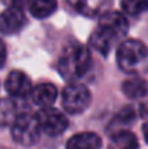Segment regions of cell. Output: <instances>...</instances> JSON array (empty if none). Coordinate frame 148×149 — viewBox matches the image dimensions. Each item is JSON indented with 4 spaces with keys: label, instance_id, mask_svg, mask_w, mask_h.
I'll return each mask as SVG.
<instances>
[{
    "label": "cell",
    "instance_id": "cell-7",
    "mask_svg": "<svg viewBox=\"0 0 148 149\" xmlns=\"http://www.w3.org/2000/svg\"><path fill=\"white\" fill-rule=\"evenodd\" d=\"M23 25H25V13L20 4L7 6V9L0 15V32L1 33H6V35L16 33Z\"/></svg>",
    "mask_w": 148,
    "mask_h": 149
},
{
    "label": "cell",
    "instance_id": "cell-13",
    "mask_svg": "<svg viewBox=\"0 0 148 149\" xmlns=\"http://www.w3.org/2000/svg\"><path fill=\"white\" fill-rule=\"evenodd\" d=\"M107 149H138V139L129 130H118L112 135Z\"/></svg>",
    "mask_w": 148,
    "mask_h": 149
},
{
    "label": "cell",
    "instance_id": "cell-17",
    "mask_svg": "<svg viewBox=\"0 0 148 149\" xmlns=\"http://www.w3.org/2000/svg\"><path fill=\"white\" fill-rule=\"evenodd\" d=\"M10 111H12V106L6 101H0V126L6 125V122L9 120Z\"/></svg>",
    "mask_w": 148,
    "mask_h": 149
},
{
    "label": "cell",
    "instance_id": "cell-11",
    "mask_svg": "<svg viewBox=\"0 0 148 149\" xmlns=\"http://www.w3.org/2000/svg\"><path fill=\"white\" fill-rule=\"evenodd\" d=\"M102 139L93 132H83L71 136L67 142V149H100Z\"/></svg>",
    "mask_w": 148,
    "mask_h": 149
},
{
    "label": "cell",
    "instance_id": "cell-14",
    "mask_svg": "<svg viewBox=\"0 0 148 149\" xmlns=\"http://www.w3.org/2000/svg\"><path fill=\"white\" fill-rule=\"evenodd\" d=\"M28 9L36 19H45L57 10V0H28Z\"/></svg>",
    "mask_w": 148,
    "mask_h": 149
},
{
    "label": "cell",
    "instance_id": "cell-18",
    "mask_svg": "<svg viewBox=\"0 0 148 149\" xmlns=\"http://www.w3.org/2000/svg\"><path fill=\"white\" fill-rule=\"evenodd\" d=\"M4 62H6V45L0 39V68L4 65Z\"/></svg>",
    "mask_w": 148,
    "mask_h": 149
},
{
    "label": "cell",
    "instance_id": "cell-20",
    "mask_svg": "<svg viewBox=\"0 0 148 149\" xmlns=\"http://www.w3.org/2000/svg\"><path fill=\"white\" fill-rule=\"evenodd\" d=\"M6 6H18V4H20V1L22 0H1Z\"/></svg>",
    "mask_w": 148,
    "mask_h": 149
},
{
    "label": "cell",
    "instance_id": "cell-2",
    "mask_svg": "<svg viewBox=\"0 0 148 149\" xmlns=\"http://www.w3.org/2000/svg\"><path fill=\"white\" fill-rule=\"evenodd\" d=\"M119 68L129 75H144L148 72V47L137 39L122 41L116 51Z\"/></svg>",
    "mask_w": 148,
    "mask_h": 149
},
{
    "label": "cell",
    "instance_id": "cell-8",
    "mask_svg": "<svg viewBox=\"0 0 148 149\" xmlns=\"http://www.w3.org/2000/svg\"><path fill=\"white\" fill-rule=\"evenodd\" d=\"M6 91L13 97H25L32 90V83L29 77L22 71H12L4 81Z\"/></svg>",
    "mask_w": 148,
    "mask_h": 149
},
{
    "label": "cell",
    "instance_id": "cell-21",
    "mask_svg": "<svg viewBox=\"0 0 148 149\" xmlns=\"http://www.w3.org/2000/svg\"><path fill=\"white\" fill-rule=\"evenodd\" d=\"M142 133H144V139H145V142L148 143V122L147 123H144V126H142Z\"/></svg>",
    "mask_w": 148,
    "mask_h": 149
},
{
    "label": "cell",
    "instance_id": "cell-15",
    "mask_svg": "<svg viewBox=\"0 0 148 149\" xmlns=\"http://www.w3.org/2000/svg\"><path fill=\"white\" fill-rule=\"evenodd\" d=\"M137 117V113H135V109L132 106H125L123 109H121V111L115 116V119L112 120V125L110 127H115V132L121 130V127L123 126H128L131 125Z\"/></svg>",
    "mask_w": 148,
    "mask_h": 149
},
{
    "label": "cell",
    "instance_id": "cell-16",
    "mask_svg": "<svg viewBox=\"0 0 148 149\" xmlns=\"http://www.w3.org/2000/svg\"><path fill=\"white\" fill-rule=\"evenodd\" d=\"M122 10L128 15H140L148 10V0H122Z\"/></svg>",
    "mask_w": 148,
    "mask_h": 149
},
{
    "label": "cell",
    "instance_id": "cell-19",
    "mask_svg": "<svg viewBox=\"0 0 148 149\" xmlns=\"http://www.w3.org/2000/svg\"><path fill=\"white\" fill-rule=\"evenodd\" d=\"M140 113H141L142 117H147L148 119V101L142 103V104L140 106Z\"/></svg>",
    "mask_w": 148,
    "mask_h": 149
},
{
    "label": "cell",
    "instance_id": "cell-9",
    "mask_svg": "<svg viewBox=\"0 0 148 149\" xmlns=\"http://www.w3.org/2000/svg\"><path fill=\"white\" fill-rule=\"evenodd\" d=\"M110 1L112 0H68L74 10L87 17H95L105 13V10L110 6Z\"/></svg>",
    "mask_w": 148,
    "mask_h": 149
},
{
    "label": "cell",
    "instance_id": "cell-4",
    "mask_svg": "<svg viewBox=\"0 0 148 149\" xmlns=\"http://www.w3.org/2000/svg\"><path fill=\"white\" fill-rule=\"evenodd\" d=\"M12 138L16 143L22 146H32L39 141V136L42 133L38 119L35 114H19L13 123H12Z\"/></svg>",
    "mask_w": 148,
    "mask_h": 149
},
{
    "label": "cell",
    "instance_id": "cell-12",
    "mask_svg": "<svg viewBox=\"0 0 148 149\" xmlns=\"http://www.w3.org/2000/svg\"><path fill=\"white\" fill-rule=\"evenodd\" d=\"M122 91L128 99H142L148 94V83L140 75H132L122 83Z\"/></svg>",
    "mask_w": 148,
    "mask_h": 149
},
{
    "label": "cell",
    "instance_id": "cell-5",
    "mask_svg": "<svg viewBox=\"0 0 148 149\" xmlns=\"http://www.w3.org/2000/svg\"><path fill=\"white\" fill-rule=\"evenodd\" d=\"M62 107L70 114H80L83 113L92 103V94L81 84H68L62 90Z\"/></svg>",
    "mask_w": 148,
    "mask_h": 149
},
{
    "label": "cell",
    "instance_id": "cell-6",
    "mask_svg": "<svg viewBox=\"0 0 148 149\" xmlns=\"http://www.w3.org/2000/svg\"><path fill=\"white\" fill-rule=\"evenodd\" d=\"M39 123V127L42 132H45L49 136H57L65 132L68 127V120L64 113L51 109L49 107H41V110L35 114Z\"/></svg>",
    "mask_w": 148,
    "mask_h": 149
},
{
    "label": "cell",
    "instance_id": "cell-10",
    "mask_svg": "<svg viewBox=\"0 0 148 149\" xmlns=\"http://www.w3.org/2000/svg\"><path fill=\"white\" fill-rule=\"evenodd\" d=\"M29 94L32 97V101L36 106H39V107H49L57 100L58 91H57V87L54 84H51V83H41V84L32 87Z\"/></svg>",
    "mask_w": 148,
    "mask_h": 149
},
{
    "label": "cell",
    "instance_id": "cell-3",
    "mask_svg": "<svg viewBox=\"0 0 148 149\" xmlns=\"http://www.w3.org/2000/svg\"><path fill=\"white\" fill-rule=\"evenodd\" d=\"M92 65L90 51L83 44H70L58 59V72L64 80H77L83 77Z\"/></svg>",
    "mask_w": 148,
    "mask_h": 149
},
{
    "label": "cell",
    "instance_id": "cell-1",
    "mask_svg": "<svg viewBox=\"0 0 148 149\" xmlns=\"http://www.w3.org/2000/svg\"><path fill=\"white\" fill-rule=\"evenodd\" d=\"M128 20L121 12L102 13L95 32L90 36V45L102 55H107L112 48L122 42L128 32Z\"/></svg>",
    "mask_w": 148,
    "mask_h": 149
}]
</instances>
